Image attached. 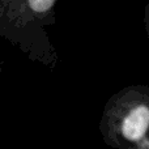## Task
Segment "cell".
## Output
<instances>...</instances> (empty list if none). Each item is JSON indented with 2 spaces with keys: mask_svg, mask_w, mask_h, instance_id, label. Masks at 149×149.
Instances as JSON below:
<instances>
[{
  "mask_svg": "<svg viewBox=\"0 0 149 149\" xmlns=\"http://www.w3.org/2000/svg\"><path fill=\"white\" fill-rule=\"evenodd\" d=\"M105 143L115 149H149V89L134 85L107 101L100 123Z\"/></svg>",
  "mask_w": 149,
  "mask_h": 149,
  "instance_id": "obj_1",
  "label": "cell"
}]
</instances>
